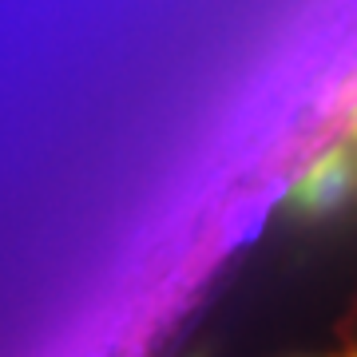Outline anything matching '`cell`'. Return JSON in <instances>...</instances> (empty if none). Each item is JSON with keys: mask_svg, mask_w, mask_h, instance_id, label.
Listing matches in <instances>:
<instances>
[{"mask_svg": "<svg viewBox=\"0 0 357 357\" xmlns=\"http://www.w3.org/2000/svg\"><path fill=\"white\" fill-rule=\"evenodd\" d=\"M342 191H345V167H342V159H321V163L314 167L310 183H306V203L326 206V203H333Z\"/></svg>", "mask_w": 357, "mask_h": 357, "instance_id": "cell-1", "label": "cell"}, {"mask_svg": "<svg viewBox=\"0 0 357 357\" xmlns=\"http://www.w3.org/2000/svg\"><path fill=\"white\" fill-rule=\"evenodd\" d=\"M354 357H357V354H354Z\"/></svg>", "mask_w": 357, "mask_h": 357, "instance_id": "cell-2", "label": "cell"}]
</instances>
